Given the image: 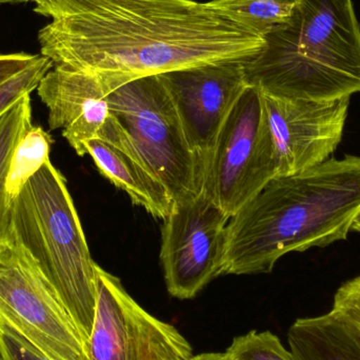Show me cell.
<instances>
[{"instance_id":"cb8c5ba5","label":"cell","mask_w":360,"mask_h":360,"mask_svg":"<svg viewBox=\"0 0 360 360\" xmlns=\"http://www.w3.org/2000/svg\"><path fill=\"white\" fill-rule=\"evenodd\" d=\"M352 231L360 233V214L357 216L356 219H355L354 224H353Z\"/></svg>"},{"instance_id":"ac0fdd59","label":"cell","mask_w":360,"mask_h":360,"mask_svg":"<svg viewBox=\"0 0 360 360\" xmlns=\"http://www.w3.org/2000/svg\"><path fill=\"white\" fill-rule=\"evenodd\" d=\"M235 360H297L270 331L255 330L237 336L226 351Z\"/></svg>"},{"instance_id":"7a4b0ae2","label":"cell","mask_w":360,"mask_h":360,"mask_svg":"<svg viewBox=\"0 0 360 360\" xmlns=\"http://www.w3.org/2000/svg\"><path fill=\"white\" fill-rule=\"evenodd\" d=\"M360 214V156L276 176L226 226L222 274L270 273L291 252L346 240Z\"/></svg>"},{"instance_id":"ffe728a7","label":"cell","mask_w":360,"mask_h":360,"mask_svg":"<svg viewBox=\"0 0 360 360\" xmlns=\"http://www.w3.org/2000/svg\"><path fill=\"white\" fill-rule=\"evenodd\" d=\"M0 352L4 360H54L8 328H0Z\"/></svg>"},{"instance_id":"44dd1931","label":"cell","mask_w":360,"mask_h":360,"mask_svg":"<svg viewBox=\"0 0 360 360\" xmlns=\"http://www.w3.org/2000/svg\"><path fill=\"white\" fill-rule=\"evenodd\" d=\"M38 57L23 52L0 54V84L29 67Z\"/></svg>"},{"instance_id":"5bb4252c","label":"cell","mask_w":360,"mask_h":360,"mask_svg":"<svg viewBox=\"0 0 360 360\" xmlns=\"http://www.w3.org/2000/svg\"><path fill=\"white\" fill-rule=\"evenodd\" d=\"M84 148L101 175L124 191L134 205L160 219L171 213L174 199L141 160L113 116L101 137L89 141Z\"/></svg>"},{"instance_id":"ba28073f","label":"cell","mask_w":360,"mask_h":360,"mask_svg":"<svg viewBox=\"0 0 360 360\" xmlns=\"http://www.w3.org/2000/svg\"><path fill=\"white\" fill-rule=\"evenodd\" d=\"M96 308L84 360H192L188 340L148 313L118 277L96 266Z\"/></svg>"},{"instance_id":"52a82bcc","label":"cell","mask_w":360,"mask_h":360,"mask_svg":"<svg viewBox=\"0 0 360 360\" xmlns=\"http://www.w3.org/2000/svg\"><path fill=\"white\" fill-rule=\"evenodd\" d=\"M54 360H84V344L54 288L16 240L0 243V328Z\"/></svg>"},{"instance_id":"8fae6325","label":"cell","mask_w":360,"mask_h":360,"mask_svg":"<svg viewBox=\"0 0 360 360\" xmlns=\"http://www.w3.org/2000/svg\"><path fill=\"white\" fill-rule=\"evenodd\" d=\"M262 95L277 176L295 174L330 160L344 136L350 97L315 101Z\"/></svg>"},{"instance_id":"8992f818","label":"cell","mask_w":360,"mask_h":360,"mask_svg":"<svg viewBox=\"0 0 360 360\" xmlns=\"http://www.w3.org/2000/svg\"><path fill=\"white\" fill-rule=\"evenodd\" d=\"M276 176L264 95L249 86L222 126L201 193L232 217Z\"/></svg>"},{"instance_id":"5b68a950","label":"cell","mask_w":360,"mask_h":360,"mask_svg":"<svg viewBox=\"0 0 360 360\" xmlns=\"http://www.w3.org/2000/svg\"><path fill=\"white\" fill-rule=\"evenodd\" d=\"M108 101L110 113L175 202L198 196L202 169L162 75L127 82L109 93Z\"/></svg>"},{"instance_id":"603a6c76","label":"cell","mask_w":360,"mask_h":360,"mask_svg":"<svg viewBox=\"0 0 360 360\" xmlns=\"http://www.w3.org/2000/svg\"><path fill=\"white\" fill-rule=\"evenodd\" d=\"M34 0H0V4H23V2H31Z\"/></svg>"},{"instance_id":"7402d4cb","label":"cell","mask_w":360,"mask_h":360,"mask_svg":"<svg viewBox=\"0 0 360 360\" xmlns=\"http://www.w3.org/2000/svg\"><path fill=\"white\" fill-rule=\"evenodd\" d=\"M192 360H235L230 355L224 353H202V354L194 355Z\"/></svg>"},{"instance_id":"d4e9b609","label":"cell","mask_w":360,"mask_h":360,"mask_svg":"<svg viewBox=\"0 0 360 360\" xmlns=\"http://www.w3.org/2000/svg\"><path fill=\"white\" fill-rule=\"evenodd\" d=\"M0 360H4V357H2L1 352H0Z\"/></svg>"},{"instance_id":"7c38bea8","label":"cell","mask_w":360,"mask_h":360,"mask_svg":"<svg viewBox=\"0 0 360 360\" xmlns=\"http://www.w3.org/2000/svg\"><path fill=\"white\" fill-rule=\"evenodd\" d=\"M38 96L48 108L51 130L63 135L79 156L86 155V143L99 139L109 122V90L97 76L63 65H54L37 88Z\"/></svg>"},{"instance_id":"d6986e66","label":"cell","mask_w":360,"mask_h":360,"mask_svg":"<svg viewBox=\"0 0 360 360\" xmlns=\"http://www.w3.org/2000/svg\"><path fill=\"white\" fill-rule=\"evenodd\" d=\"M53 67L54 63L51 59L39 55L29 67L0 84V115L21 97L37 90L42 78Z\"/></svg>"},{"instance_id":"9c48e42d","label":"cell","mask_w":360,"mask_h":360,"mask_svg":"<svg viewBox=\"0 0 360 360\" xmlns=\"http://www.w3.org/2000/svg\"><path fill=\"white\" fill-rule=\"evenodd\" d=\"M230 216L203 193L175 202L162 229L160 262L167 289L179 300L194 298L222 274Z\"/></svg>"},{"instance_id":"30bf717a","label":"cell","mask_w":360,"mask_h":360,"mask_svg":"<svg viewBox=\"0 0 360 360\" xmlns=\"http://www.w3.org/2000/svg\"><path fill=\"white\" fill-rule=\"evenodd\" d=\"M203 176L231 110L249 88L245 63H211L162 74Z\"/></svg>"},{"instance_id":"9a60e30c","label":"cell","mask_w":360,"mask_h":360,"mask_svg":"<svg viewBox=\"0 0 360 360\" xmlns=\"http://www.w3.org/2000/svg\"><path fill=\"white\" fill-rule=\"evenodd\" d=\"M32 127L30 95L21 97L0 115V243L13 240L12 200L6 181L15 149Z\"/></svg>"},{"instance_id":"e0dca14e","label":"cell","mask_w":360,"mask_h":360,"mask_svg":"<svg viewBox=\"0 0 360 360\" xmlns=\"http://www.w3.org/2000/svg\"><path fill=\"white\" fill-rule=\"evenodd\" d=\"M52 139L40 127H32L15 149L8 171V188L11 200H14L25 184L50 160Z\"/></svg>"},{"instance_id":"2e32d148","label":"cell","mask_w":360,"mask_h":360,"mask_svg":"<svg viewBox=\"0 0 360 360\" xmlns=\"http://www.w3.org/2000/svg\"><path fill=\"white\" fill-rule=\"evenodd\" d=\"M209 4L235 25L264 38L285 22L294 10V0H210Z\"/></svg>"},{"instance_id":"277c9868","label":"cell","mask_w":360,"mask_h":360,"mask_svg":"<svg viewBox=\"0 0 360 360\" xmlns=\"http://www.w3.org/2000/svg\"><path fill=\"white\" fill-rule=\"evenodd\" d=\"M12 230L13 239L34 258L86 344L96 308L97 264L67 180L51 160L13 200Z\"/></svg>"},{"instance_id":"3957f363","label":"cell","mask_w":360,"mask_h":360,"mask_svg":"<svg viewBox=\"0 0 360 360\" xmlns=\"http://www.w3.org/2000/svg\"><path fill=\"white\" fill-rule=\"evenodd\" d=\"M245 61L250 86L281 98L327 101L360 93V25L352 0H294L285 22Z\"/></svg>"},{"instance_id":"6da1fadb","label":"cell","mask_w":360,"mask_h":360,"mask_svg":"<svg viewBox=\"0 0 360 360\" xmlns=\"http://www.w3.org/2000/svg\"><path fill=\"white\" fill-rule=\"evenodd\" d=\"M52 18L38 34L54 65L94 74L111 93L139 78L211 63L250 60L266 40L209 1L34 0Z\"/></svg>"},{"instance_id":"4fadbf2b","label":"cell","mask_w":360,"mask_h":360,"mask_svg":"<svg viewBox=\"0 0 360 360\" xmlns=\"http://www.w3.org/2000/svg\"><path fill=\"white\" fill-rule=\"evenodd\" d=\"M288 342L297 360H360V275L338 288L329 312L297 319Z\"/></svg>"}]
</instances>
